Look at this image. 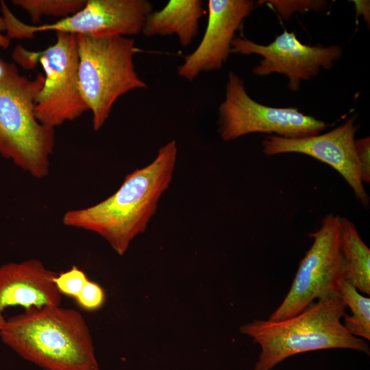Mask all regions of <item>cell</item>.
<instances>
[{"mask_svg": "<svg viewBox=\"0 0 370 370\" xmlns=\"http://www.w3.org/2000/svg\"><path fill=\"white\" fill-rule=\"evenodd\" d=\"M89 280L86 274L77 266L57 274L55 284L61 294L76 298Z\"/></svg>", "mask_w": 370, "mask_h": 370, "instance_id": "cell-18", "label": "cell"}, {"mask_svg": "<svg viewBox=\"0 0 370 370\" xmlns=\"http://www.w3.org/2000/svg\"><path fill=\"white\" fill-rule=\"evenodd\" d=\"M219 133L230 141L251 133H267L288 138L319 134L330 125L295 108H274L254 101L244 82L233 72L228 74L225 97L219 108Z\"/></svg>", "mask_w": 370, "mask_h": 370, "instance_id": "cell-8", "label": "cell"}, {"mask_svg": "<svg viewBox=\"0 0 370 370\" xmlns=\"http://www.w3.org/2000/svg\"><path fill=\"white\" fill-rule=\"evenodd\" d=\"M356 10L357 16L362 15L365 21L369 23L370 21V3L369 1H353Z\"/></svg>", "mask_w": 370, "mask_h": 370, "instance_id": "cell-22", "label": "cell"}, {"mask_svg": "<svg viewBox=\"0 0 370 370\" xmlns=\"http://www.w3.org/2000/svg\"><path fill=\"white\" fill-rule=\"evenodd\" d=\"M85 0H14L12 3L25 10L34 23L43 16L67 17L81 10Z\"/></svg>", "mask_w": 370, "mask_h": 370, "instance_id": "cell-17", "label": "cell"}, {"mask_svg": "<svg viewBox=\"0 0 370 370\" xmlns=\"http://www.w3.org/2000/svg\"><path fill=\"white\" fill-rule=\"evenodd\" d=\"M231 52L261 56L263 58L254 68V75L284 74L288 79L289 89L297 91L302 80L317 76L321 68L330 69L334 62L341 57L343 49L337 45L323 47L304 45L294 32L284 30L268 45L234 37Z\"/></svg>", "mask_w": 370, "mask_h": 370, "instance_id": "cell-9", "label": "cell"}, {"mask_svg": "<svg viewBox=\"0 0 370 370\" xmlns=\"http://www.w3.org/2000/svg\"><path fill=\"white\" fill-rule=\"evenodd\" d=\"M16 67L13 63H9L0 58V82L3 81Z\"/></svg>", "mask_w": 370, "mask_h": 370, "instance_id": "cell-23", "label": "cell"}, {"mask_svg": "<svg viewBox=\"0 0 370 370\" xmlns=\"http://www.w3.org/2000/svg\"><path fill=\"white\" fill-rule=\"evenodd\" d=\"M75 299L82 308L88 311H95L103 305L106 301V293L99 284L89 280Z\"/></svg>", "mask_w": 370, "mask_h": 370, "instance_id": "cell-20", "label": "cell"}, {"mask_svg": "<svg viewBox=\"0 0 370 370\" xmlns=\"http://www.w3.org/2000/svg\"><path fill=\"white\" fill-rule=\"evenodd\" d=\"M0 337L45 370H100L87 324L73 309L52 306L10 317Z\"/></svg>", "mask_w": 370, "mask_h": 370, "instance_id": "cell-2", "label": "cell"}, {"mask_svg": "<svg viewBox=\"0 0 370 370\" xmlns=\"http://www.w3.org/2000/svg\"><path fill=\"white\" fill-rule=\"evenodd\" d=\"M338 293L340 298L352 315L343 317V323L346 330L353 336L370 340V299L362 295L358 289L345 280L338 284Z\"/></svg>", "mask_w": 370, "mask_h": 370, "instance_id": "cell-16", "label": "cell"}, {"mask_svg": "<svg viewBox=\"0 0 370 370\" xmlns=\"http://www.w3.org/2000/svg\"><path fill=\"white\" fill-rule=\"evenodd\" d=\"M344 280L358 291L370 295V249L360 238L355 225L341 217L339 241Z\"/></svg>", "mask_w": 370, "mask_h": 370, "instance_id": "cell-15", "label": "cell"}, {"mask_svg": "<svg viewBox=\"0 0 370 370\" xmlns=\"http://www.w3.org/2000/svg\"><path fill=\"white\" fill-rule=\"evenodd\" d=\"M177 153L175 140L162 146L153 161L127 175L113 195L94 206L66 212L63 223L99 234L123 255L156 213L172 180Z\"/></svg>", "mask_w": 370, "mask_h": 370, "instance_id": "cell-1", "label": "cell"}, {"mask_svg": "<svg viewBox=\"0 0 370 370\" xmlns=\"http://www.w3.org/2000/svg\"><path fill=\"white\" fill-rule=\"evenodd\" d=\"M356 121L354 115L327 133L301 138L269 135L262 140V151L269 156L300 153L329 164L343 177L362 204L368 207L369 198L361 180L355 149Z\"/></svg>", "mask_w": 370, "mask_h": 370, "instance_id": "cell-11", "label": "cell"}, {"mask_svg": "<svg viewBox=\"0 0 370 370\" xmlns=\"http://www.w3.org/2000/svg\"><path fill=\"white\" fill-rule=\"evenodd\" d=\"M340 231L341 217L331 213L323 218L317 231L308 234L313 243L300 261L287 295L268 320L292 317L316 299L338 294V284L344 280Z\"/></svg>", "mask_w": 370, "mask_h": 370, "instance_id": "cell-7", "label": "cell"}, {"mask_svg": "<svg viewBox=\"0 0 370 370\" xmlns=\"http://www.w3.org/2000/svg\"><path fill=\"white\" fill-rule=\"evenodd\" d=\"M262 3L275 8L284 20H288L295 12H304L308 10H321L327 3L323 1H260Z\"/></svg>", "mask_w": 370, "mask_h": 370, "instance_id": "cell-19", "label": "cell"}, {"mask_svg": "<svg viewBox=\"0 0 370 370\" xmlns=\"http://www.w3.org/2000/svg\"><path fill=\"white\" fill-rule=\"evenodd\" d=\"M254 6L255 1L251 0H209L204 36L178 67V75L192 81L201 72L220 69L231 53L236 31Z\"/></svg>", "mask_w": 370, "mask_h": 370, "instance_id": "cell-12", "label": "cell"}, {"mask_svg": "<svg viewBox=\"0 0 370 370\" xmlns=\"http://www.w3.org/2000/svg\"><path fill=\"white\" fill-rule=\"evenodd\" d=\"M317 300L292 317L254 319L240 328L261 349L254 370H271L288 357L321 349H350L369 354L367 343L352 335L341 322L347 306L338 294Z\"/></svg>", "mask_w": 370, "mask_h": 370, "instance_id": "cell-3", "label": "cell"}, {"mask_svg": "<svg viewBox=\"0 0 370 370\" xmlns=\"http://www.w3.org/2000/svg\"><path fill=\"white\" fill-rule=\"evenodd\" d=\"M12 57L25 69H33L37 62L42 67L45 82L34 108L40 123L55 129L88 110L79 86L76 34L57 32L56 42L40 51H29L18 45Z\"/></svg>", "mask_w": 370, "mask_h": 370, "instance_id": "cell-6", "label": "cell"}, {"mask_svg": "<svg viewBox=\"0 0 370 370\" xmlns=\"http://www.w3.org/2000/svg\"><path fill=\"white\" fill-rule=\"evenodd\" d=\"M80 92L99 130L121 95L147 84L136 72L133 57L138 51L132 38L119 35H77Z\"/></svg>", "mask_w": 370, "mask_h": 370, "instance_id": "cell-5", "label": "cell"}, {"mask_svg": "<svg viewBox=\"0 0 370 370\" xmlns=\"http://www.w3.org/2000/svg\"><path fill=\"white\" fill-rule=\"evenodd\" d=\"M205 14L201 0H171L147 18L142 32L146 36L177 35L183 47L197 36L199 21Z\"/></svg>", "mask_w": 370, "mask_h": 370, "instance_id": "cell-14", "label": "cell"}, {"mask_svg": "<svg viewBox=\"0 0 370 370\" xmlns=\"http://www.w3.org/2000/svg\"><path fill=\"white\" fill-rule=\"evenodd\" d=\"M44 82L43 74L31 79L16 66L0 82V155L39 179L49 174L55 145V129L40 123L34 112Z\"/></svg>", "mask_w": 370, "mask_h": 370, "instance_id": "cell-4", "label": "cell"}, {"mask_svg": "<svg viewBox=\"0 0 370 370\" xmlns=\"http://www.w3.org/2000/svg\"><path fill=\"white\" fill-rule=\"evenodd\" d=\"M58 273L36 259L8 262L0 267V330L5 310L21 306L25 312L60 306L62 294L55 284Z\"/></svg>", "mask_w": 370, "mask_h": 370, "instance_id": "cell-13", "label": "cell"}, {"mask_svg": "<svg viewBox=\"0 0 370 370\" xmlns=\"http://www.w3.org/2000/svg\"><path fill=\"white\" fill-rule=\"evenodd\" d=\"M355 149L362 182H370V139L365 137L355 140Z\"/></svg>", "mask_w": 370, "mask_h": 370, "instance_id": "cell-21", "label": "cell"}, {"mask_svg": "<svg viewBox=\"0 0 370 370\" xmlns=\"http://www.w3.org/2000/svg\"><path fill=\"white\" fill-rule=\"evenodd\" d=\"M1 10L10 38H31L38 32L56 31L76 35L130 36L134 30L137 14L129 0H88L75 13L52 23L29 25L21 21L1 1Z\"/></svg>", "mask_w": 370, "mask_h": 370, "instance_id": "cell-10", "label": "cell"}, {"mask_svg": "<svg viewBox=\"0 0 370 370\" xmlns=\"http://www.w3.org/2000/svg\"><path fill=\"white\" fill-rule=\"evenodd\" d=\"M3 31H5V23L3 16L0 15V49H6L10 44V39L3 34Z\"/></svg>", "mask_w": 370, "mask_h": 370, "instance_id": "cell-24", "label": "cell"}]
</instances>
